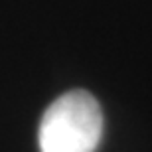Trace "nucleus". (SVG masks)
Wrapping results in <instances>:
<instances>
[{
	"mask_svg": "<svg viewBox=\"0 0 152 152\" xmlns=\"http://www.w3.org/2000/svg\"><path fill=\"white\" fill-rule=\"evenodd\" d=\"M103 113L87 91H69L45 109L39 123V152H95Z\"/></svg>",
	"mask_w": 152,
	"mask_h": 152,
	"instance_id": "1",
	"label": "nucleus"
}]
</instances>
